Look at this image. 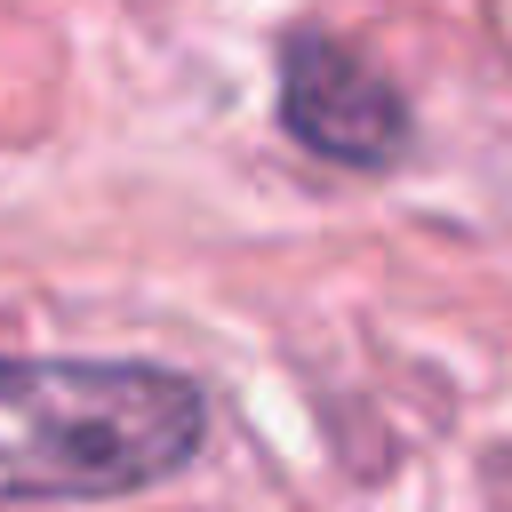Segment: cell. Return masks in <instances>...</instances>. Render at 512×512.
Instances as JSON below:
<instances>
[{
	"label": "cell",
	"mask_w": 512,
	"mask_h": 512,
	"mask_svg": "<svg viewBox=\"0 0 512 512\" xmlns=\"http://www.w3.org/2000/svg\"><path fill=\"white\" fill-rule=\"evenodd\" d=\"M208 440L200 384L144 360H24L0 352V504L136 496Z\"/></svg>",
	"instance_id": "1"
},
{
	"label": "cell",
	"mask_w": 512,
	"mask_h": 512,
	"mask_svg": "<svg viewBox=\"0 0 512 512\" xmlns=\"http://www.w3.org/2000/svg\"><path fill=\"white\" fill-rule=\"evenodd\" d=\"M280 128L336 168H392L408 152L400 88L328 32H296L280 48Z\"/></svg>",
	"instance_id": "2"
}]
</instances>
